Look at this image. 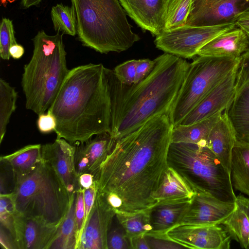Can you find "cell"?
I'll return each mask as SVG.
<instances>
[{"label": "cell", "instance_id": "cell-30", "mask_svg": "<svg viewBox=\"0 0 249 249\" xmlns=\"http://www.w3.org/2000/svg\"><path fill=\"white\" fill-rule=\"evenodd\" d=\"M18 92L6 81L0 79V143L6 131L10 118L15 111Z\"/></svg>", "mask_w": 249, "mask_h": 249}, {"label": "cell", "instance_id": "cell-13", "mask_svg": "<svg viewBox=\"0 0 249 249\" xmlns=\"http://www.w3.org/2000/svg\"><path fill=\"white\" fill-rule=\"evenodd\" d=\"M75 144L62 138L41 145L43 160L53 168L71 196L81 188L75 169Z\"/></svg>", "mask_w": 249, "mask_h": 249}, {"label": "cell", "instance_id": "cell-15", "mask_svg": "<svg viewBox=\"0 0 249 249\" xmlns=\"http://www.w3.org/2000/svg\"><path fill=\"white\" fill-rule=\"evenodd\" d=\"M238 66L197 104L179 124H191L225 110L235 97Z\"/></svg>", "mask_w": 249, "mask_h": 249}, {"label": "cell", "instance_id": "cell-4", "mask_svg": "<svg viewBox=\"0 0 249 249\" xmlns=\"http://www.w3.org/2000/svg\"><path fill=\"white\" fill-rule=\"evenodd\" d=\"M62 36L38 32L33 39L32 58L24 66L21 86L25 107L38 115L51 106L70 71Z\"/></svg>", "mask_w": 249, "mask_h": 249}, {"label": "cell", "instance_id": "cell-27", "mask_svg": "<svg viewBox=\"0 0 249 249\" xmlns=\"http://www.w3.org/2000/svg\"><path fill=\"white\" fill-rule=\"evenodd\" d=\"M231 178L233 187L249 197V143L237 139L232 153Z\"/></svg>", "mask_w": 249, "mask_h": 249}, {"label": "cell", "instance_id": "cell-47", "mask_svg": "<svg viewBox=\"0 0 249 249\" xmlns=\"http://www.w3.org/2000/svg\"><path fill=\"white\" fill-rule=\"evenodd\" d=\"M237 27L243 28H249V11L243 14L237 19L236 22Z\"/></svg>", "mask_w": 249, "mask_h": 249}, {"label": "cell", "instance_id": "cell-3", "mask_svg": "<svg viewBox=\"0 0 249 249\" xmlns=\"http://www.w3.org/2000/svg\"><path fill=\"white\" fill-rule=\"evenodd\" d=\"M105 68L89 63L69 71L48 110L56 120V138L75 144L110 133L111 102Z\"/></svg>", "mask_w": 249, "mask_h": 249}, {"label": "cell", "instance_id": "cell-18", "mask_svg": "<svg viewBox=\"0 0 249 249\" xmlns=\"http://www.w3.org/2000/svg\"><path fill=\"white\" fill-rule=\"evenodd\" d=\"M58 227L15 212L14 229L18 249H48Z\"/></svg>", "mask_w": 249, "mask_h": 249}, {"label": "cell", "instance_id": "cell-36", "mask_svg": "<svg viewBox=\"0 0 249 249\" xmlns=\"http://www.w3.org/2000/svg\"><path fill=\"white\" fill-rule=\"evenodd\" d=\"M137 60L131 59L126 61L116 66L113 71L118 80L126 85L135 83L136 75Z\"/></svg>", "mask_w": 249, "mask_h": 249}, {"label": "cell", "instance_id": "cell-39", "mask_svg": "<svg viewBox=\"0 0 249 249\" xmlns=\"http://www.w3.org/2000/svg\"><path fill=\"white\" fill-rule=\"evenodd\" d=\"M150 249H184L185 248L168 239L165 235H145Z\"/></svg>", "mask_w": 249, "mask_h": 249}, {"label": "cell", "instance_id": "cell-9", "mask_svg": "<svg viewBox=\"0 0 249 249\" xmlns=\"http://www.w3.org/2000/svg\"><path fill=\"white\" fill-rule=\"evenodd\" d=\"M237 27L236 23L212 26L184 25L163 31L156 36L157 48L183 58H192L199 50L219 35Z\"/></svg>", "mask_w": 249, "mask_h": 249}, {"label": "cell", "instance_id": "cell-38", "mask_svg": "<svg viewBox=\"0 0 249 249\" xmlns=\"http://www.w3.org/2000/svg\"><path fill=\"white\" fill-rule=\"evenodd\" d=\"M249 86V49L240 57L236 80V88Z\"/></svg>", "mask_w": 249, "mask_h": 249}, {"label": "cell", "instance_id": "cell-21", "mask_svg": "<svg viewBox=\"0 0 249 249\" xmlns=\"http://www.w3.org/2000/svg\"><path fill=\"white\" fill-rule=\"evenodd\" d=\"M191 200L162 202L150 208L152 230L147 234L165 235L168 231L180 223L189 207Z\"/></svg>", "mask_w": 249, "mask_h": 249}, {"label": "cell", "instance_id": "cell-34", "mask_svg": "<svg viewBox=\"0 0 249 249\" xmlns=\"http://www.w3.org/2000/svg\"><path fill=\"white\" fill-rule=\"evenodd\" d=\"M15 210L9 194L0 195V226L6 229L15 239L14 215Z\"/></svg>", "mask_w": 249, "mask_h": 249}, {"label": "cell", "instance_id": "cell-1", "mask_svg": "<svg viewBox=\"0 0 249 249\" xmlns=\"http://www.w3.org/2000/svg\"><path fill=\"white\" fill-rule=\"evenodd\" d=\"M173 127L168 115H160L116 140L94 178L97 191L116 214H133L155 205L153 196L168 168Z\"/></svg>", "mask_w": 249, "mask_h": 249}, {"label": "cell", "instance_id": "cell-49", "mask_svg": "<svg viewBox=\"0 0 249 249\" xmlns=\"http://www.w3.org/2000/svg\"><path fill=\"white\" fill-rule=\"evenodd\" d=\"M242 29L245 31L249 38V28H243Z\"/></svg>", "mask_w": 249, "mask_h": 249}, {"label": "cell", "instance_id": "cell-8", "mask_svg": "<svg viewBox=\"0 0 249 249\" xmlns=\"http://www.w3.org/2000/svg\"><path fill=\"white\" fill-rule=\"evenodd\" d=\"M239 62L240 57L199 56L195 59L168 115L173 126L179 124Z\"/></svg>", "mask_w": 249, "mask_h": 249}, {"label": "cell", "instance_id": "cell-28", "mask_svg": "<svg viewBox=\"0 0 249 249\" xmlns=\"http://www.w3.org/2000/svg\"><path fill=\"white\" fill-rule=\"evenodd\" d=\"M76 192L72 196L69 210L58 226L48 249H78L79 240L75 221Z\"/></svg>", "mask_w": 249, "mask_h": 249}, {"label": "cell", "instance_id": "cell-17", "mask_svg": "<svg viewBox=\"0 0 249 249\" xmlns=\"http://www.w3.org/2000/svg\"><path fill=\"white\" fill-rule=\"evenodd\" d=\"M127 15L143 31L153 36L163 31L164 19L172 0H119Z\"/></svg>", "mask_w": 249, "mask_h": 249}, {"label": "cell", "instance_id": "cell-35", "mask_svg": "<svg viewBox=\"0 0 249 249\" xmlns=\"http://www.w3.org/2000/svg\"><path fill=\"white\" fill-rule=\"evenodd\" d=\"M117 220L115 225L112 224L108 232L107 249H132L129 238L117 219Z\"/></svg>", "mask_w": 249, "mask_h": 249}, {"label": "cell", "instance_id": "cell-7", "mask_svg": "<svg viewBox=\"0 0 249 249\" xmlns=\"http://www.w3.org/2000/svg\"><path fill=\"white\" fill-rule=\"evenodd\" d=\"M167 163L195 191L208 193L226 202H234L236 196L231 174L206 145L171 142Z\"/></svg>", "mask_w": 249, "mask_h": 249}, {"label": "cell", "instance_id": "cell-23", "mask_svg": "<svg viewBox=\"0 0 249 249\" xmlns=\"http://www.w3.org/2000/svg\"><path fill=\"white\" fill-rule=\"evenodd\" d=\"M195 191L185 179L173 168L168 167L160 187L153 196L156 204L192 199Z\"/></svg>", "mask_w": 249, "mask_h": 249}, {"label": "cell", "instance_id": "cell-44", "mask_svg": "<svg viewBox=\"0 0 249 249\" xmlns=\"http://www.w3.org/2000/svg\"><path fill=\"white\" fill-rule=\"evenodd\" d=\"M132 249H150L145 234L136 236L130 239Z\"/></svg>", "mask_w": 249, "mask_h": 249}, {"label": "cell", "instance_id": "cell-48", "mask_svg": "<svg viewBox=\"0 0 249 249\" xmlns=\"http://www.w3.org/2000/svg\"><path fill=\"white\" fill-rule=\"evenodd\" d=\"M42 0H21V5L23 8H28L33 6L37 5Z\"/></svg>", "mask_w": 249, "mask_h": 249}, {"label": "cell", "instance_id": "cell-40", "mask_svg": "<svg viewBox=\"0 0 249 249\" xmlns=\"http://www.w3.org/2000/svg\"><path fill=\"white\" fill-rule=\"evenodd\" d=\"M37 125L39 131L42 133H48L54 131L56 123L54 117L48 111L46 114L38 115Z\"/></svg>", "mask_w": 249, "mask_h": 249}, {"label": "cell", "instance_id": "cell-37", "mask_svg": "<svg viewBox=\"0 0 249 249\" xmlns=\"http://www.w3.org/2000/svg\"><path fill=\"white\" fill-rule=\"evenodd\" d=\"M85 219V212L84 203V192L83 189L80 188L76 192V202L75 206V221L79 240V245L84 230Z\"/></svg>", "mask_w": 249, "mask_h": 249}, {"label": "cell", "instance_id": "cell-22", "mask_svg": "<svg viewBox=\"0 0 249 249\" xmlns=\"http://www.w3.org/2000/svg\"><path fill=\"white\" fill-rule=\"evenodd\" d=\"M221 224L231 240L242 248L249 249V197L241 194L236 196L233 212Z\"/></svg>", "mask_w": 249, "mask_h": 249}, {"label": "cell", "instance_id": "cell-2", "mask_svg": "<svg viewBox=\"0 0 249 249\" xmlns=\"http://www.w3.org/2000/svg\"><path fill=\"white\" fill-rule=\"evenodd\" d=\"M151 72L137 83L120 82L105 68L111 102V136L117 140L159 115H169L190 63L164 53L155 59Z\"/></svg>", "mask_w": 249, "mask_h": 249}, {"label": "cell", "instance_id": "cell-31", "mask_svg": "<svg viewBox=\"0 0 249 249\" xmlns=\"http://www.w3.org/2000/svg\"><path fill=\"white\" fill-rule=\"evenodd\" d=\"M51 16L55 31L71 36L77 34L76 17L72 6L57 4L52 8Z\"/></svg>", "mask_w": 249, "mask_h": 249}, {"label": "cell", "instance_id": "cell-26", "mask_svg": "<svg viewBox=\"0 0 249 249\" xmlns=\"http://www.w3.org/2000/svg\"><path fill=\"white\" fill-rule=\"evenodd\" d=\"M222 112L189 125L178 124L173 127L171 142H188L206 145L209 135L221 118Z\"/></svg>", "mask_w": 249, "mask_h": 249}, {"label": "cell", "instance_id": "cell-42", "mask_svg": "<svg viewBox=\"0 0 249 249\" xmlns=\"http://www.w3.org/2000/svg\"><path fill=\"white\" fill-rule=\"evenodd\" d=\"M97 191V187L95 181H94L92 185L89 187L83 189L84 203L85 212V224L94 203Z\"/></svg>", "mask_w": 249, "mask_h": 249}, {"label": "cell", "instance_id": "cell-16", "mask_svg": "<svg viewBox=\"0 0 249 249\" xmlns=\"http://www.w3.org/2000/svg\"><path fill=\"white\" fill-rule=\"evenodd\" d=\"M115 141L109 133H104L85 142L75 144L74 165L78 177L89 173L94 178Z\"/></svg>", "mask_w": 249, "mask_h": 249}, {"label": "cell", "instance_id": "cell-32", "mask_svg": "<svg viewBox=\"0 0 249 249\" xmlns=\"http://www.w3.org/2000/svg\"><path fill=\"white\" fill-rule=\"evenodd\" d=\"M192 3L193 0H172L166 13L163 31L185 25Z\"/></svg>", "mask_w": 249, "mask_h": 249}, {"label": "cell", "instance_id": "cell-14", "mask_svg": "<svg viewBox=\"0 0 249 249\" xmlns=\"http://www.w3.org/2000/svg\"><path fill=\"white\" fill-rule=\"evenodd\" d=\"M234 208V202H226L208 193L195 191L189 207L179 224H221Z\"/></svg>", "mask_w": 249, "mask_h": 249}, {"label": "cell", "instance_id": "cell-43", "mask_svg": "<svg viewBox=\"0 0 249 249\" xmlns=\"http://www.w3.org/2000/svg\"><path fill=\"white\" fill-rule=\"evenodd\" d=\"M0 243L4 249H18L14 236L1 226L0 230Z\"/></svg>", "mask_w": 249, "mask_h": 249}, {"label": "cell", "instance_id": "cell-41", "mask_svg": "<svg viewBox=\"0 0 249 249\" xmlns=\"http://www.w3.org/2000/svg\"><path fill=\"white\" fill-rule=\"evenodd\" d=\"M155 63V59H138L136 64V75L134 83L140 82L146 77L153 69Z\"/></svg>", "mask_w": 249, "mask_h": 249}, {"label": "cell", "instance_id": "cell-12", "mask_svg": "<svg viewBox=\"0 0 249 249\" xmlns=\"http://www.w3.org/2000/svg\"><path fill=\"white\" fill-rule=\"evenodd\" d=\"M115 216L113 208L97 191L78 249H107V234Z\"/></svg>", "mask_w": 249, "mask_h": 249}, {"label": "cell", "instance_id": "cell-46", "mask_svg": "<svg viewBox=\"0 0 249 249\" xmlns=\"http://www.w3.org/2000/svg\"><path fill=\"white\" fill-rule=\"evenodd\" d=\"M9 53L11 57L13 58L18 59L24 54V49L22 45L17 43L10 47Z\"/></svg>", "mask_w": 249, "mask_h": 249}, {"label": "cell", "instance_id": "cell-5", "mask_svg": "<svg viewBox=\"0 0 249 249\" xmlns=\"http://www.w3.org/2000/svg\"><path fill=\"white\" fill-rule=\"evenodd\" d=\"M78 40L101 53H120L140 39L119 0H71Z\"/></svg>", "mask_w": 249, "mask_h": 249}, {"label": "cell", "instance_id": "cell-24", "mask_svg": "<svg viewBox=\"0 0 249 249\" xmlns=\"http://www.w3.org/2000/svg\"><path fill=\"white\" fill-rule=\"evenodd\" d=\"M225 111L237 139L249 143V86L236 88L235 97Z\"/></svg>", "mask_w": 249, "mask_h": 249}, {"label": "cell", "instance_id": "cell-19", "mask_svg": "<svg viewBox=\"0 0 249 249\" xmlns=\"http://www.w3.org/2000/svg\"><path fill=\"white\" fill-rule=\"evenodd\" d=\"M249 49V38L236 27L210 40L198 51V56L239 57Z\"/></svg>", "mask_w": 249, "mask_h": 249}, {"label": "cell", "instance_id": "cell-10", "mask_svg": "<svg viewBox=\"0 0 249 249\" xmlns=\"http://www.w3.org/2000/svg\"><path fill=\"white\" fill-rule=\"evenodd\" d=\"M249 11V0H193L185 25L205 27L236 23Z\"/></svg>", "mask_w": 249, "mask_h": 249}, {"label": "cell", "instance_id": "cell-11", "mask_svg": "<svg viewBox=\"0 0 249 249\" xmlns=\"http://www.w3.org/2000/svg\"><path fill=\"white\" fill-rule=\"evenodd\" d=\"M166 237L185 248L229 249L231 239L222 224H180L168 231Z\"/></svg>", "mask_w": 249, "mask_h": 249}, {"label": "cell", "instance_id": "cell-20", "mask_svg": "<svg viewBox=\"0 0 249 249\" xmlns=\"http://www.w3.org/2000/svg\"><path fill=\"white\" fill-rule=\"evenodd\" d=\"M236 140L235 130L225 111L212 129L206 146L230 174L232 153Z\"/></svg>", "mask_w": 249, "mask_h": 249}, {"label": "cell", "instance_id": "cell-25", "mask_svg": "<svg viewBox=\"0 0 249 249\" xmlns=\"http://www.w3.org/2000/svg\"><path fill=\"white\" fill-rule=\"evenodd\" d=\"M0 160L10 166L16 183L34 171L42 161L41 145H26L11 154L1 156Z\"/></svg>", "mask_w": 249, "mask_h": 249}, {"label": "cell", "instance_id": "cell-29", "mask_svg": "<svg viewBox=\"0 0 249 249\" xmlns=\"http://www.w3.org/2000/svg\"><path fill=\"white\" fill-rule=\"evenodd\" d=\"M116 217L129 239L139 235H146L152 230L150 208L130 214L116 213Z\"/></svg>", "mask_w": 249, "mask_h": 249}, {"label": "cell", "instance_id": "cell-33", "mask_svg": "<svg viewBox=\"0 0 249 249\" xmlns=\"http://www.w3.org/2000/svg\"><path fill=\"white\" fill-rule=\"evenodd\" d=\"M12 20L2 18L0 25V56L3 60H8L11 57L9 49L17 44Z\"/></svg>", "mask_w": 249, "mask_h": 249}, {"label": "cell", "instance_id": "cell-6", "mask_svg": "<svg viewBox=\"0 0 249 249\" xmlns=\"http://www.w3.org/2000/svg\"><path fill=\"white\" fill-rule=\"evenodd\" d=\"M10 195L16 213L57 227L69 210L72 196L43 160L34 171L15 183Z\"/></svg>", "mask_w": 249, "mask_h": 249}, {"label": "cell", "instance_id": "cell-45", "mask_svg": "<svg viewBox=\"0 0 249 249\" xmlns=\"http://www.w3.org/2000/svg\"><path fill=\"white\" fill-rule=\"evenodd\" d=\"M79 183L80 188L86 189L91 186L94 182L93 176L89 173H84L79 176Z\"/></svg>", "mask_w": 249, "mask_h": 249}]
</instances>
